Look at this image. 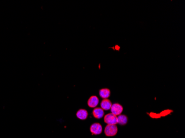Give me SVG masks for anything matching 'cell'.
Listing matches in <instances>:
<instances>
[{"mask_svg": "<svg viewBox=\"0 0 185 138\" xmlns=\"http://www.w3.org/2000/svg\"><path fill=\"white\" fill-rule=\"evenodd\" d=\"M105 134L107 137L115 136L118 133V128L116 125L108 124L104 129Z\"/></svg>", "mask_w": 185, "mask_h": 138, "instance_id": "obj_1", "label": "cell"}, {"mask_svg": "<svg viewBox=\"0 0 185 138\" xmlns=\"http://www.w3.org/2000/svg\"><path fill=\"white\" fill-rule=\"evenodd\" d=\"M104 122L107 124L116 125L118 124V117L111 113H109L104 117Z\"/></svg>", "mask_w": 185, "mask_h": 138, "instance_id": "obj_2", "label": "cell"}, {"mask_svg": "<svg viewBox=\"0 0 185 138\" xmlns=\"http://www.w3.org/2000/svg\"><path fill=\"white\" fill-rule=\"evenodd\" d=\"M90 131L92 135H100L103 131V128L100 123H93L90 126Z\"/></svg>", "mask_w": 185, "mask_h": 138, "instance_id": "obj_3", "label": "cell"}, {"mask_svg": "<svg viewBox=\"0 0 185 138\" xmlns=\"http://www.w3.org/2000/svg\"><path fill=\"white\" fill-rule=\"evenodd\" d=\"M112 114L117 116L121 115L123 111V106L119 104H112V107L110 108Z\"/></svg>", "mask_w": 185, "mask_h": 138, "instance_id": "obj_4", "label": "cell"}, {"mask_svg": "<svg viewBox=\"0 0 185 138\" xmlns=\"http://www.w3.org/2000/svg\"><path fill=\"white\" fill-rule=\"evenodd\" d=\"M92 115L96 119H100L104 117V110L101 108H95L92 111Z\"/></svg>", "mask_w": 185, "mask_h": 138, "instance_id": "obj_5", "label": "cell"}, {"mask_svg": "<svg viewBox=\"0 0 185 138\" xmlns=\"http://www.w3.org/2000/svg\"><path fill=\"white\" fill-rule=\"evenodd\" d=\"M99 101L95 96H91L88 101V105L89 107L95 108L98 105Z\"/></svg>", "mask_w": 185, "mask_h": 138, "instance_id": "obj_6", "label": "cell"}, {"mask_svg": "<svg viewBox=\"0 0 185 138\" xmlns=\"http://www.w3.org/2000/svg\"><path fill=\"white\" fill-rule=\"evenodd\" d=\"M112 106V103L111 101L108 99H104L100 104L101 108L105 111H108L110 109Z\"/></svg>", "mask_w": 185, "mask_h": 138, "instance_id": "obj_7", "label": "cell"}, {"mask_svg": "<svg viewBox=\"0 0 185 138\" xmlns=\"http://www.w3.org/2000/svg\"><path fill=\"white\" fill-rule=\"evenodd\" d=\"M76 115L78 118L81 120H85L88 116V113L87 110L84 109H81L77 112Z\"/></svg>", "mask_w": 185, "mask_h": 138, "instance_id": "obj_8", "label": "cell"}, {"mask_svg": "<svg viewBox=\"0 0 185 138\" xmlns=\"http://www.w3.org/2000/svg\"><path fill=\"white\" fill-rule=\"evenodd\" d=\"M99 95L103 99H107L110 96V91L108 88H103L99 91Z\"/></svg>", "mask_w": 185, "mask_h": 138, "instance_id": "obj_9", "label": "cell"}, {"mask_svg": "<svg viewBox=\"0 0 185 138\" xmlns=\"http://www.w3.org/2000/svg\"><path fill=\"white\" fill-rule=\"evenodd\" d=\"M127 118L126 115H120L118 117V124H119L121 126H124L127 124Z\"/></svg>", "mask_w": 185, "mask_h": 138, "instance_id": "obj_10", "label": "cell"}]
</instances>
